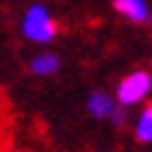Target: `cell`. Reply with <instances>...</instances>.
<instances>
[{
    "label": "cell",
    "instance_id": "6da1fadb",
    "mask_svg": "<svg viewBox=\"0 0 152 152\" xmlns=\"http://www.w3.org/2000/svg\"><path fill=\"white\" fill-rule=\"evenodd\" d=\"M21 35H24L29 43H37V45L53 43L56 35H59V27H56L53 13H51L43 3L27 5V11H24V16H21Z\"/></svg>",
    "mask_w": 152,
    "mask_h": 152
},
{
    "label": "cell",
    "instance_id": "7a4b0ae2",
    "mask_svg": "<svg viewBox=\"0 0 152 152\" xmlns=\"http://www.w3.org/2000/svg\"><path fill=\"white\" fill-rule=\"evenodd\" d=\"M152 94V75L147 69H134L126 77H120L118 88H115V102L126 110L142 104L147 96Z\"/></svg>",
    "mask_w": 152,
    "mask_h": 152
},
{
    "label": "cell",
    "instance_id": "3957f363",
    "mask_svg": "<svg viewBox=\"0 0 152 152\" xmlns=\"http://www.w3.org/2000/svg\"><path fill=\"white\" fill-rule=\"evenodd\" d=\"M86 110H88L91 118H96V120H112L115 126H123V123L128 120V110L120 107V104L115 102V96H112L110 91H104V88H96V91L88 94Z\"/></svg>",
    "mask_w": 152,
    "mask_h": 152
},
{
    "label": "cell",
    "instance_id": "277c9868",
    "mask_svg": "<svg viewBox=\"0 0 152 152\" xmlns=\"http://www.w3.org/2000/svg\"><path fill=\"white\" fill-rule=\"evenodd\" d=\"M112 8L123 19H128L134 24H147L150 21V13H152L147 0H112Z\"/></svg>",
    "mask_w": 152,
    "mask_h": 152
},
{
    "label": "cell",
    "instance_id": "5b68a950",
    "mask_svg": "<svg viewBox=\"0 0 152 152\" xmlns=\"http://www.w3.org/2000/svg\"><path fill=\"white\" fill-rule=\"evenodd\" d=\"M61 69V56L53 51H40L29 59V72L37 77H53Z\"/></svg>",
    "mask_w": 152,
    "mask_h": 152
},
{
    "label": "cell",
    "instance_id": "8992f818",
    "mask_svg": "<svg viewBox=\"0 0 152 152\" xmlns=\"http://www.w3.org/2000/svg\"><path fill=\"white\" fill-rule=\"evenodd\" d=\"M134 136H136V142H142V144H152V104H147V107L136 115Z\"/></svg>",
    "mask_w": 152,
    "mask_h": 152
},
{
    "label": "cell",
    "instance_id": "52a82bcc",
    "mask_svg": "<svg viewBox=\"0 0 152 152\" xmlns=\"http://www.w3.org/2000/svg\"><path fill=\"white\" fill-rule=\"evenodd\" d=\"M150 24H152V13H150Z\"/></svg>",
    "mask_w": 152,
    "mask_h": 152
}]
</instances>
